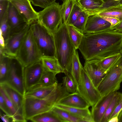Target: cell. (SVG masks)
<instances>
[{"label":"cell","mask_w":122,"mask_h":122,"mask_svg":"<svg viewBox=\"0 0 122 122\" xmlns=\"http://www.w3.org/2000/svg\"><path fill=\"white\" fill-rule=\"evenodd\" d=\"M110 29L122 33V21L120 22L115 26L111 27Z\"/></svg>","instance_id":"44"},{"label":"cell","mask_w":122,"mask_h":122,"mask_svg":"<svg viewBox=\"0 0 122 122\" xmlns=\"http://www.w3.org/2000/svg\"><path fill=\"white\" fill-rule=\"evenodd\" d=\"M111 24V27L114 26L120 22V20L116 18L107 16H101Z\"/></svg>","instance_id":"42"},{"label":"cell","mask_w":122,"mask_h":122,"mask_svg":"<svg viewBox=\"0 0 122 122\" xmlns=\"http://www.w3.org/2000/svg\"><path fill=\"white\" fill-rule=\"evenodd\" d=\"M122 98V93L116 92L113 98L108 106L101 122H108L116 106Z\"/></svg>","instance_id":"27"},{"label":"cell","mask_w":122,"mask_h":122,"mask_svg":"<svg viewBox=\"0 0 122 122\" xmlns=\"http://www.w3.org/2000/svg\"><path fill=\"white\" fill-rule=\"evenodd\" d=\"M29 120L34 122H62V120L52 110L36 115Z\"/></svg>","instance_id":"24"},{"label":"cell","mask_w":122,"mask_h":122,"mask_svg":"<svg viewBox=\"0 0 122 122\" xmlns=\"http://www.w3.org/2000/svg\"><path fill=\"white\" fill-rule=\"evenodd\" d=\"M11 57L0 53V83L5 81L10 67Z\"/></svg>","instance_id":"31"},{"label":"cell","mask_w":122,"mask_h":122,"mask_svg":"<svg viewBox=\"0 0 122 122\" xmlns=\"http://www.w3.org/2000/svg\"><path fill=\"white\" fill-rule=\"evenodd\" d=\"M62 83L68 93H73L76 92L77 85L69 73L62 77Z\"/></svg>","instance_id":"34"},{"label":"cell","mask_w":122,"mask_h":122,"mask_svg":"<svg viewBox=\"0 0 122 122\" xmlns=\"http://www.w3.org/2000/svg\"><path fill=\"white\" fill-rule=\"evenodd\" d=\"M116 92L102 96L97 103L92 107L91 112L94 122H101L106 110Z\"/></svg>","instance_id":"15"},{"label":"cell","mask_w":122,"mask_h":122,"mask_svg":"<svg viewBox=\"0 0 122 122\" xmlns=\"http://www.w3.org/2000/svg\"><path fill=\"white\" fill-rule=\"evenodd\" d=\"M77 1L83 10L86 12L97 9L104 3L103 0H77Z\"/></svg>","instance_id":"32"},{"label":"cell","mask_w":122,"mask_h":122,"mask_svg":"<svg viewBox=\"0 0 122 122\" xmlns=\"http://www.w3.org/2000/svg\"><path fill=\"white\" fill-rule=\"evenodd\" d=\"M118 122H122V109L120 112L118 116Z\"/></svg>","instance_id":"47"},{"label":"cell","mask_w":122,"mask_h":122,"mask_svg":"<svg viewBox=\"0 0 122 122\" xmlns=\"http://www.w3.org/2000/svg\"><path fill=\"white\" fill-rule=\"evenodd\" d=\"M28 25L20 31L10 36L5 42L4 47H0V52L11 57H16L24 39L29 30Z\"/></svg>","instance_id":"10"},{"label":"cell","mask_w":122,"mask_h":122,"mask_svg":"<svg viewBox=\"0 0 122 122\" xmlns=\"http://www.w3.org/2000/svg\"><path fill=\"white\" fill-rule=\"evenodd\" d=\"M66 25L70 39L76 49H78L84 34L73 25Z\"/></svg>","instance_id":"29"},{"label":"cell","mask_w":122,"mask_h":122,"mask_svg":"<svg viewBox=\"0 0 122 122\" xmlns=\"http://www.w3.org/2000/svg\"><path fill=\"white\" fill-rule=\"evenodd\" d=\"M62 120V122H85L83 119L75 116L67 111L54 106L51 110Z\"/></svg>","instance_id":"26"},{"label":"cell","mask_w":122,"mask_h":122,"mask_svg":"<svg viewBox=\"0 0 122 122\" xmlns=\"http://www.w3.org/2000/svg\"><path fill=\"white\" fill-rule=\"evenodd\" d=\"M122 33L109 29L94 33L84 34L78 49L85 61H99L121 53Z\"/></svg>","instance_id":"1"},{"label":"cell","mask_w":122,"mask_h":122,"mask_svg":"<svg viewBox=\"0 0 122 122\" xmlns=\"http://www.w3.org/2000/svg\"><path fill=\"white\" fill-rule=\"evenodd\" d=\"M11 3L28 24L30 25L37 21L38 12L33 9L29 0H10Z\"/></svg>","instance_id":"13"},{"label":"cell","mask_w":122,"mask_h":122,"mask_svg":"<svg viewBox=\"0 0 122 122\" xmlns=\"http://www.w3.org/2000/svg\"><path fill=\"white\" fill-rule=\"evenodd\" d=\"M97 14L100 16L116 18L121 22L122 21V5H119L109 8Z\"/></svg>","instance_id":"28"},{"label":"cell","mask_w":122,"mask_h":122,"mask_svg":"<svg viewBox=\"0 0 122 122\" xmlns=\"http://www.w3.org/2000/svg\"><path fill=\"white\" fill-rule=\"evenodd\" d=\"M58 103L83 108H89L91 106L87 101L76 92L69 93L62 99Z\"/></svg>","instance_id":"18"},{"label":"cell","mask_w":122,"mask_h":122,"mask_svg":"<svg viewBox=\"0 0 122 122\" xmlns=\"http://www.w3.org/2000/svg\"><path fill=\"white\" fill-rule=\"evenodd\" d=\"M111 24L98 14L90 16L87 21L84 34L98 33L110 29Z\"/></svg>","instance_id":"14"},{"label":"cell","mask_w":122,"mask_h":122,"mask_svg":"<svg viewBox=\"0 0 122 122\" xmlns=\"http://www.w3.org/2000/svg\"><path fill=\"white\" fill-rule=\"evenodd\" d=\"M0 87L3 89L20 113L24 116V96L6 82L0 83Z\"/></svg>","instance_id":"17"},{"label":"cell","mask_w":122,"mask_h":122,"mask_svg":"<svg viewBox=\"0 0 122 122\" xmlns=\"http://www.w3.org/2000/svg\"><path fill=\"white\" fill-rule=\"evenodd\" d=\"M55 106L64 110L72 115L83 120L85 122H94L89 108H80L57 103Z\"/></svg>","instance_id":"20"},{"label":"cell","mask_w":122,"mask_h":122,"mask_svg":"<svg viewBox=\"0 0 122 122\" xmlns=\"http://www.w3.org/2000/svg\"><path fill=\"white\" fill-rule=\"evenodd\" d=\"M77 0H63L61 5L62 22L67 24L69 16Z\"/></svg>","instance_id":"33"},{"label":"cell","mask_w":122,"mask_h":122,"mask_svg":"<svg viewBox=\"0 0 122 122\" xmlns=\"http://www.w3.org/2000/svg\"><path fill=\"white\" fill-rule=\"evenodd\" d=\"M0 117L1 119L4 122H9V119L8 118H10L7 115L1 116L0 115Z\"/></svg>","instance_id":"46"},{"label":"cell","mask_w":122,"mask_h":122,"mask_svg":"<svg viewBox=\"0 0 122 122\" xmlns=\"http://www.w3.org/2000/svg\"><path fill=\"white\" fill-rule=\"evenodd\" d=\"M83 67L80 61L78 51L76 50L72 59L69 73L77 86L80 81L81 70Z\"/></svg>","instance_id":"21"},{"label":"cell","mask_w":122,"mask_h":122,"mask_svg":"<svg viewBox=\"0 0 122 122\" xmlns=\"http://www.w3.org/2000/svg\"><path fill=\"white\" fill-rule=\"evenodd\" d=\"M0 94L3 97L10 109L12 121L26 122L27 120L20 113L3 89L0 87Z\"/></svg>","instance_id":"23"},{"label":"cell","mask_w":122,"mask_h":122,"mask_svg":"<svg viewBox=\"0 0 122 122\" xmlns=\"http://www.w3.org/2000/svg\"><path fill=\"white\" fill-rule=\"evenodd\" d=\"M58 84V83L49 86L32 87L26 92L24 97L39 99L45 98L55 90Z\"/></svg>","instance_id":"19"},{"label":"cell","mask_w":122,"mask_h":122,"mask_svg":"<svg viewBox=\"0 0 122 122\" xmlns=\"http://www.w3.org/2000/svg\"><path fill=\"white\" fill-rule=\"evenodd\" d=\"M53 35L56 57L66 75L69 73L76 49L69 36L67 25L64 22L61 24Z\"/></svg>","instance_id":"3"},{"label":"cell","mask_w":122,"mask_h":122,"mask_svg":"<svg viewBox=\"0 0 122 122\" xmlns=\"http://www.w3.org/2000/svg\"><path fill=\"white\" fill-rule=\"evenodd\" d=\"M97 60L85 61L83 69L97 87L106 73L97 63Z\"/></svg>","instance_id":"16"},{"label":"cell","mask_w":122,"mask_h":122,"mask_svg":"<svg viewBox=\"0 0 122 122\" xmlns=\"http://www.w3.org/2000/svg\"></svg>","instance_id":"49"},{"label":"cell","mask_w":122,"mask_h":122,"mask_svg":"<svg viewBox=\"0 0 122 122\" xmlns=\"http://www.w3.org/2000/svg\"><path fill=\"white\" fill-rule=\"evenodd\" d=\"M119 113L110 119L108 122H118V116Z\"/></svg>","instance_id":"45"},{"label":"cell","mask_w":122,"mask_h":122,"mask_svg":"<svg viewBox=\"0 0 122 122\" xmlns=\"http://www.w3.org/2000/svg\"><path fill=\"white\" fill-rule=\"evenodd\" d=\"M89 16L88 14L83 10L81 13L77 20L72 25L83 33Z\"/></svg>","instance_id":"38"},{"label":"cell","mask_w":122,"mask_h":122,"mask_svg":"<svg viewBox=\"0 0 122 122\" xmlns=\"http://www.w3.org/2000/svg\"><path fill=\"white\" fill-rule=\"evenodd\" d=\"M23 68L16 57H11L9 69L4 82L24 96L26 91L23 77Z\"/></svg>","instance_id":"9"},{"label":"cell","mask_w":122,"mask_h":122,"mask_svg":"<svg viewBox=\"0 0 122 122\" xmlns=\"http://www.w3.org/2000/svg\"><path fill=\"white\" fill-rule=\"evenodd\" d=\"M44 70L41 60L24 67L23 77L26 92L38 83Z\"/></svg>","instance_id":"11"},{"label":"cell","mask_w":122,"mask_h":122,"mask_svg":"<svg viewBox=\"0 0 122 122\" xmlns=\"http://www.w3.org/2000/svg\"><path fill=\"white\" fill-rule=\"evenodd\" d=\"M10 36L18 33L29 24L10 1L7 18Z\"/></svg>","instance_id":"12"},{"label":"cell","mask_w":122,"mask_h":122,"mask_svg":"<svg viewBox=\"0 0 122 122\" xmlns=\"http://www.w3.org/2000/svg\"><path fill=\"white\" fill-rule=\"evenodd\" d=\"M104 3L99 8L94 10L87 12L89 16L97 14L109 8L119 5H122V0H103Z\"/></svg>","instance_id":"35"},{"label":"cell","mask_w":122,"mask_h":122,"mask_svg":"<svg viewBox=\"0 0 122 122\" xmlns=\"http://www.w3.org/2000/svg\"><path fill=\"white\" fill-rule=\"evenodd\" d=\"M83 10L77 1L74 5L66 24L73 25Z\"/></svg>","instance_id":"36"},{"label":"cell","mask_w":122,"mask_h":122,"mask_svg":"<svg viewBox=\"0 0 122 122\" xmlns=\"http://www.w3.org/2000/svg\"><path fill=\"white\" fill-rule=\"evenodd\" d=\"M121 53L122 55V46L121 48Z\"/></svg>","instance_id":"48"},{"label":"cell","mask_w":122,"mask_h":122,"mask_svg":"<svg viewBox=\"0 0 122 122\" xmlns=\"http://www.w3.org/2000/svg\"><path fill=\"white\" fill-rule=\"evenodd\" d=\"M41 60L44 70L57 74L61 73H64L63 69L56 58L43 56L41 57Z\"/></svg>","instance_id":"22"},{"label":"cell","mask_w":122,"mask_h":122,"mask_svg":"<svg viewBox=\"0 0 122 122\" xmlns=\"http://www.w3.org/2000/svg\"><path fill=\"white\" fill-rule=\"evenodd\" d=\"M37 21L53 34L62 22L61 5L56 2L38 12Z\"/></svg>","instance_id":"7"},{"label":"cell","mask_w":122,"mask_h":122,"mask_svg":"<svg viewBox=\"0 0 122 122\" xmlns=\"http://www.w3.org/2000/svg\"><path fill=\"white\" fill-rule=\"evenodd\" d=\"M122 56L119 53L106 58L100 61H97L98 66L106 73L119 60Z\"/></svg>","instance_id":"30"},{"label":"cell","mask_w":122,"mask_h":122,"mask_svg":"<svg viewBox=\"0 0 122 122\" xmlns=\"http://www.w3.org/2000/svg\"><path fill=\"white\" fill-rule=\"evenodd\" d=\"M0 108L6 115L11 118V115L10 109L3 96L0 94Z\"/></svg>","instance_id":"41"},{"label":"cell","mask_w":122,"mask_h":122,"mask_svg":"<svg viewBox=\"0 0 122 122\" xmlns=\"http://www.w3.org/2000/svg\"><path fill=\"white\" fill-rule=\"evenodd\" d=\"M70 93L63 85L58 83L55 90L45 98L24 97L23 114L25 118L30 120L34 116L51 110L62 99Z\"/></svg>","instance_id":"2"},{"label":"cell","mask_w":122,"mask_h":122,"mask_svg":"<svg viewBox=\"0 0 122 122\" xmlns=\"http://www.w3.org/2000/svg\"><path fill=\"white\" fill-rule=\"evenodd\" d=\"M7 15L0 20V37L3 39L5 42L9 38L10 34V28L7 20Z\"/></svg>","instance_id":"37"},{"label":"cell","mask_w":122,"mask_h":122,"mask_svg":"<svg viewBox=\"0 0 122 122\" xmlns=\"http://www.w3.org/2000/svg\"><path fill=\"white\" fill-rule=\"evenodd\" d=\"M76 92L84 98L92 107L102 97L83 67L81 70L80 81L77 86Z\"/></svg>","instance_id":"8"},{"label":"cell","mask_w":122,"mask_h":122,"mask_svg":"<svg viewBox=\"0 0 122 122\" xmlns=\"http://www.w3.org/2000/svg\"><path fill=\"white\" fill-rule=\"evenodd\" d=\"M56 74L55 73L44 69L38 83L32 87L49 86L58 83L56 76Z\"/></svg>","instance_id":"25"},{"label":"cell","mask_w":122,"mask_h":122,"mask_svg":"<svg viewBox=\"0 0 122 122\" xmlns=\"http://www.w3.org/2000/svg\"><path fill=\"white\" fill-rule=\"evenodd\" d=\"M122 109V98L110 116V119L120 113Z\"/></svg>","instance_id":"43"},{"label":"cell","mask_w":122,"mask_h":122,"mask_svg":"<svg viewBox=\"0 0 122 122\" xmlns=\"http://www.w3.org/2000/svg\"><path fill=\"white\" fill-rule=\"evenodd\" d=\"M122 81V56L107 72L97 87L102 97L117 91Z\"/></svg>","instance_id":"6"},{"label":"cell","mask_w":122,"mask_h":122,"mask_svg":"<svg viewBox=\"0 0 122 122\" xmlns=\"http://www.w3.org/2000/svg\"><path fill=\"white\" fill-rule=\"evenodd\" d=\"M9 2V0H0V20L8 15Z\"/></svg>","instance_id":"39"},{"label":"cell","mask_w":122,"mask_h":122,"mask_svg":"<svg viewBox=\"0 0 122 122\" xmlns=\"http://www.w3.org/2000/svg\"><path fill=\"white\" fill-rule=\"evenodd\" d=\"M30 29L42 57L56 58L53 34L37 20L30 24Z\"/></svg>","instance_id":"4"},{"label":"cell","mask_w":122,"mask_h":122,"mask_svg":"<svg viewBox=\"0 0 122 122\" xmlns=\"http://www.w3.org/2000/svg\"><path fill=\"white\" fill-rule=\"evenodd\" d=\"M41 57L30 27L16 58L24 67L40 61Z\"/></svg>","instance_id":"5"},{"label":"cell","mask_w":122,"mask_h":122,"mask_svg":"<svg viewBox=\"0 0 122 122\" xmlns=\"http://www.w3.org/2000/svg\"><path fill=\"white\" fill-rule=\"evenodd\" d=\"M56 0H30L35 6L45 8L55 2Z\"/></svg>","instance_id":"40"}]
</instances>
